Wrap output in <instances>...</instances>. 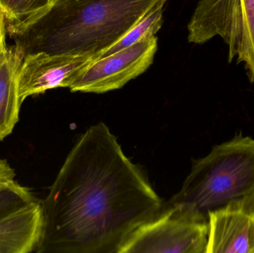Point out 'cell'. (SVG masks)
Returning <instances> with one entry per match:
<instances>
[{
    "instance_id": "5bb4252c",
    "label": "cell",
    "mask_w": 254,
    "mask_h": 253,
    "mask_svg": "<svg viewBox=\"0 0 254 253\" xmlns=\"http://www.w3.org/2000/svg\"><path fill=\"white\" fill-rule=\"evenodd\" d=\"M16 172L10 163L4 160L0 159V182L14 180Z\"/></svg>"
},
{
    "instance_id": "7c38bea8",
    "label": "cell",
    "mask_w": 254,
    "mask_h": 253,
    "mask_svg": "<svg viewBox=\"0 0 254 253\" xmlns=\"http://www.w3.org/2000/svg\"><path fill=\"white\" fill-rule=\"evenodd\" d=\"M163 7H157L147 13L117 43L100 53L96 60L129 47L146 37L155 36L163 25Z\"/></svg>"
},
{
    "instance_id": "30bf717a",
    "label": "cell",
    "mask_w": 254,
    "mask_h": 253,
    "mask_svg": "<svg viewBox=\"0 0 254 253\" xmlns=\"http://www.w3.org/2000/svg\"><path fill=\"white\" fill-rule=\"evenodd\" d=\"M22 59L14 46L7 48L0 56V141L13 132L19 121L17 78Z\"/></svg>"
},
{
    "instance_id": "52a82bcc",
    "label": "cell",
    "mask_w": 254,
    "mask_h": 253,
    "mask_svg": "<svg viewBox=\"0 0 254 253\" xmlns=\"http://www.w3.org/2000/svg\"><path fill=\"white\" fill-rule=\"evenodd\" d=\"M95 57L86 54L26 55L18 71V94L21 105L28 97L57 88H68Z\"/></svg>"
},
{
    "instance_id": "6da1fadb",
    "label": "cell",
    "mask_w": 254,
    "mask_h": 253,
    "mask_svg": "<svg viewBox=\"0 0 254 253\" xmlns=\"http://www.w3.org/2000/svg\"><path fill=\"white\" fill-rule=\"evenodd\" d=\"M41 203L44 229L37 253H119L164 208L104 123L80 137Z\"/></svg>"
},
{
    "instance_id": "9a60e30c",
    "label": "cell",
    "mask_w": 254,
    "mask_h": 253,
    "mask_svg": "<svg viewBox=\"0 0 254 253\" xmlns=\"http://www.w3.org/2000/svg\"><path fill=\"white\" fill-rule=\"evenodd\" d=\"M5 27L6 24L4 16L0 12V56H1V53L7 49L5 43Z\"/></svg>"
},
{
    "instance_id": "8fae6325",
    "label": "cell",
    "mask_w": 254,
    "mask_h": 253,
    "mask_svg": "<svg viewBox=\"0 0 254 253\" xmlns=\"http://www.w3.org/2000/svg\"><path fill=\"white\" fill-rule=\"evenodd\" d=\"M57 0H0V12L4 16L10 36L16 34L43 16Z\"/></svg>"
},
{
    "instance_id": "8992f818",
    "label": "cell",
    "mask_w": 254,
    "mask_h": 253,
    "mask_svg": "<svg viewBox=\"0 0 254 253\" xmlns=\"http://www.w3.org/2000/svg\"><path fill=\"white\" fill-rule=\"evenodd\" d=\"M158 48L155 36L92 62L77 77L72 92L106 93L117 90L146 71L153 62Z\"/></svg>"
},
{
    "instance_id": "4fadbf2b",
    "label": "cell",
    "mask_w": 254,
    "mask_h": 253,
    "mask_svg": "<svg viewBox=\"0 0 254 253\" xmlns=\"http://www.w3.org/2000/svg\"><path fill=\"white\" fill-rule=\"evenodd\" d=\"M37 200L30 189L14 180L0 182V218Z\"/></svg>"
},
{
    "instance_id": "7a4b0ae2",
    "label": "cell",
    "mask_w": 254,
    "mask_h": 253,
    "mask_svg": "<svg viewBox=\"0 0 254 253\" xmlns=\"http://www.w3.org/2000/svg\"><path fill=\"white\" fill-rule=\"evenodd\" d=\"M169 0H57L50 10L10 37L22 58L31 53L95 56Z\"/></svg>"
},
{
    "instance_id": "3957f363",
    "label": "cell",
    "mask_w": 254,
    "mask_h": 253,
    "mask_svg": "<svg viewBox=\"0 0 254 253\" xmlns=\"http://www.w3.org/2000/svg\"><path fill=\"white\" fill-rule=\"evenodd\" d=\"M169 203L182 205L207 219L210 212L230 204L254 212V138L240 132L195 160Z\"/></svg>"
},
{
    "instance_id": "5b68a950",
    "label": "cell",
    "mask_w": 254,
    "mask_h": 253,
    "mask_svg": "<svg viewBox=\"0 0 254 253\" xmlns=\"http://www.w3.org/2000/svg\"><path fill=\"white\" fill-rule=\"evenodd\" d=\"M140 226L119 253H206L208 219L177 203Z\"/></svg>"
},
{
    "instance_id": "277c9868",
    "label": "cell",
    "mask_w": 254,
    "mask_h": 253,
    "mask_svg": "<svg viewBox=\"0 0 254 253\" xmlns=\"http://www.w3.org/2000/svg\"><path fill=\"white\" fill-rule=\"evenodd\" d=\"M188 29V40L197 44L220 37L229 62H245L254 82V0H201Z\"/></svg>"
},
{
    "instance_id": "9c48e42d",
    "label": "cell",
    "mask_w": 254,
    "mask_h": 253,
    "mask_svg": "<svg viewBox=\"0 0 254 253\" xmlns=\"http://www.w3.org/2000/svg\"><path fill=\"white\" fill-rule=\"evenodd\" d=\"M41 200L0 218V253H37L43 239Z\"/></svg>"
},
{
    "instance_id": "ba28073f",
    "label": "cell",
    "mask_w": 254,
    "mask_h": 253,
    "mask_svg": "<svg viewBox=\"0 0 254 253\" xmlns=\"http://www.w3.org/2000/svg\"><path fill=\"white\" fill-rule=\"evenodd\" d=\"M206 253H254V212L239 204L210 212Z\"/></svg>"
}]
</instances>
